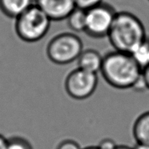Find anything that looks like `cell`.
<instances>
[{"label":"cell","instance_id":"11","mask_svg":"<svg viewBox=\"0 0 149 149\" xmlns=\"http://www.w3.org/2000/svg\"><path fill=\"white\" fill-rule=\"evenodd\" d=\"M68 27L74 32H84L86 27V11L76 7L66 18Z\"/></svg>","mask_w":149,"mask_h":149},{"label":"cell","instance_id":"1","mask_svg":"<svg viewBox=\"0 0 149 149\" xmlns=\"http://www.w3.org/2000/svg\"><path fill=\"white\" fill-rule=\"evenodd\" d=\"M100 73L111 87L120 90L132 88L142 74V70L130 54L112 51L103 58Z\"/></svg>","mask_w":149,"mask_h":149},{"label":"cell","instance_id":"7","mask_svg":"<svg viewBox=\"0 0 149 149\" xmlns=\"http://www.w3.org/2000/svg\"><path fill=\"white\" fill-rule=\"evenodd\" d=\"M37 5L51 20H65L76 8L74 0H35Z\"/></svg>","mask_w":149,"mask_h":149},{"label":"cell","instance_id":"3","mask_svg":"<svg viewBox=\"0 0 149 149\" xmlns=\"http://www.w3.org/2000/svg\"><path fill=\"white\" fill-rule=\"evenodd\" d=\"M52 20L36 4L15 18V29L17 36L26 42H36L47 33Z\"/></svg>","mask_w":149,"mask_h":149},{"label":"cell","instance_id":"6","mask_svg":"<svg viewBox=\"0 0 149 149\" xmlns=\"http://www.w3.org/2000/svg\"><path fill=\"white\" fill-rule=\"evenodd\" d=\"M97 83V74L77 68L67 75L64 85L70 97L76 100H84L95 93Z\"/></svg>","mask_w":149,"mask_h":149},{"label":"cell","instance_id":"9","mask_svg":"<svg viewBox=\"0 0 149 149\" xmlns=\"http://www.w3.org/2000/svg\"><path fill=\"white\" fill-rule=\"evenodd\" d=\"M34 4V0H0V10L11 18L18 17Z\"/></svg>","mask_w":149,"mask_h":149},{"label":"cell","instance_id":"13","mask_svg":"<svg viewBox=\"0 0 149 149\" xmlns=\"http://www.w3.org/2000/svg\"><path fill=\"white\" fill-rule=\"evenodd\" d=\"M6 149H33L30 143L21 137H13L7 139Z\"/></svg>","mask_w":149,"mask_h":149},{"label":"cell","instance_id":"20","mask_svg":"<svg viewBox=\"0 0 149 149\" xmlns=\"http://www.w3.org/2000/svg\"><path fill=\"white\" fill-rule=\"evenodd\" d=\"M114 149H133L127 146H117Z\"/></svg>","mask_w":149,"mask_h":149},{"label":"cell","instance_id":"15","mask_svg":"<svg viewBox=\"0 0 149 149\" xmlns=\"http://www.w3.org/2000/svg\"><path fill=\"white\" fill-rule=\"evenodd\" d=\"M57 149H81L76 141L72 140H65L58 145Z\"/></svg>","mask_w":149,"mask_h":149},{"label":"cell","instance_id":"2","mask_svg":"<svg viewBox=\"0 0 149 149\" xmlns=\"http://www.w3.org/2000/svg\"><path fill=\"white\" fill-rule=\"evenodd\" d=\"M107 37L114 50L130 54L146 39L143 24L129 12L116 13Z\"/></svg>","mask_w":149,"mask_h":149},{"label":"cell","instance_id":"21","mask_svg":"<svg viewBox=\"0 0 149 149\" xmlns=\"http://www.w3.org/2000/svg\"><path fill=\"white\" fill-rule=\"evenodd\" d=\"M84 149H100V148H99L97 146H90V147H87V148Z\"/></svg>","mask_w":149,"mask_h":149},{"label":"cell","instance_id":"8","mask_svg":"<svg viewBox=\"0 0 149 149\" xmlns=\"http://www.w3.org/2000/svg\"><path fill=\"white\" fill-rule=\"evenodd\" d=\"M103 57L97 51L92 49L83 50L77 59L78 68L93 74L100 72Z\"/></svg>","mask_w":149,"mask_h":149},{"label":"cell","instance_id":"12","mask_svg":"<svg viewBox=\"0 0 149 149\" xmlns=\"http://www.w3.org/2000/svg\"><path fill=\"white\" fill-rule=\"evenodd\" d=\"M141 69L143 70L149 65V40L146 39L130 53Z\"/></svg>","mask_w":149,"mask_h":149},{"label":"cell","instance_id":"4","mask_svg":"<svg viewBox=\"0 0 149 149\" xmlns=\"http://www.w3.org/2000/svg\"><path fill=\"white\" fill-rule=\"evenodd\" d=\"M83 49V43L77 35L62 33L54 36L47 46V55L52 63L65 65L77 61Z\"/></svg>","mask_w":149,"mask_h":149},{"label":"cell","instance_id":"5","mask_svg":"<svg viewBox=\"0 0 149 149\" xmlns=\"http://www.w3.org/2000/svg\"><path fill=\"white\" fill-rule=\"evenodd\" d=\"M116 14V12L113 7L105 3L87 10L84 33L93 38L107 36Z\"/></svg>","mask_w":149,"mask_h":149},{"label":"cell","instance_id":"16","mask_svg":"<svg viewBox=\"0 0 149 149\" xmlns=\"http://www.w3.org/2000/svg\"><path fill=\"white\" fill-rule=\"evenodd\" d=\"M116 146L117 145L116 143L110 138H105L102 140L99 145L97 146V147L100 149H114Z\"/></svg>","mask_w":149,"mask_h":149},{"label":"cell","instance_id":"10","mask_svg":"<svg viewBox=\"0 0 149 149\" xmlns=\"http://www.w3.org/2000/svg\"><path fill=\"white\" fill-rule=\"evenodd\" d=\"M132 134L137 143L149 145V111L141 114L135 120Z\"/></svg>","mask_w":149,"mask_h":149},{"label":"cell","instance_id":"19","mask_svg":"<svg viewBox=\"0 0 149 149\" xmlns=\"http://www.w3.org/2000/svg\"><path fill=\"white\" fill-rule=\"evenodd\" d=\"M133 149H149V145L137 143V145L135 146V148H133Z\"/></svg>","mask_w":149,"mask_h":149},{"label":"cell","instance_id":"14","mask_svg":"<svg viewBox=\"0 0 149 149\" xmlns=\"http://www.w3.org/2000/svg\"><path fill=\"white\" fill-rule=\"evenodd\" d=\"M76 7L85 11L103 3V0H74Z\"/></svg>","mask_w":149,"mask_h":149},{"label":"cell","instance_id":"18","mask_svg":"<svg viewBox=\"0 0 149 149\" xmlns=\"http://www.w3.org/2000/svg\"><path fill=\"white\" fill-rule=\"evenodd\" d=\"M7 139L0 134V149H6L7 148Z\"/></svg>","mask_w":149,"mask_h":149},{"label":"cell","instance_id":"17","mask_svg":"<svg viewBox=\"0 0 149 149\" xmlns=\"http://www.w3.org/2000/svg\"><path fill=\"white\" fill-rule=\"evenodd\" d=\"M142 76L148 90H149V65L142 71Z\"/></svg>","mask_w":149,"mask_h":149}]
</instances>
